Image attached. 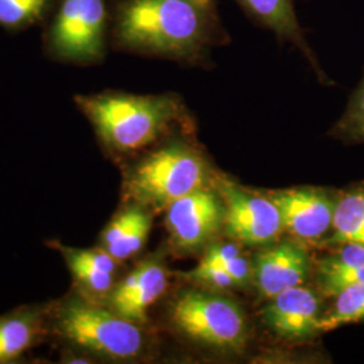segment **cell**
Returning a JSON list of instances; mask_svg holds the SVG:
<instances>
[{
	"mask_svg": "<svg viewBox=\"0 0 364 364\" xmlns=\"http://www.w3.org/2000/svg\"><path fill=\"white\" fill-rule=\"evenodd\" d=\"M58 0H0V28L9 34L43 26Z\"/></svg>",
	"mask_w": 364,
	"mask_h": 364,
	"instance_id": "19",
	"label": "cell"
},
{
	"mask_svg": "<svg viewBox=\"0 0 364 364\" xmlns=\"http://www.w3.org/2000/svg\"><path fill=\"white\" fill-rule=\"evenodd\" d=\"M221 269H224L227 273L230 274V277L234 279L236 287L246 285L250 278L252 277V264L250 263V260L242 257V254L237 255L234 259L227 262L225 264H223Z\"/></svg>",
	"mask_w": 364,
	"mask_h": 364,
	"instance_id": "24",
	"label": "cell"
},
{
	"mask_svg": "<svg viewBox=\"0 0 364 364\" xmlns=\"http://www.w3.org/2000/svg\"><path fill=\"white\" fill-rule=\"evenodd\" d=\"M230 42L218 0H111L117 52L200 65Z\"/></svg>",
	"mask_w": 364,
	"mask_h": 364,
	"instance_id": "1",
	"label": "cell"
},
{
	"mask_svg": "<svg viewBox=\"0 0 364 364\" xmlns=\"http://www.w3.org/2000/svg\"><path fill=\"white\" fill-rule=\"evenodd\" d=\"M237 255H240V248L234 243L213 245L207 250V252L203 257L200 264L212 266V267H221L223 264L234 259Z\"/></svg>",
	"mask_w": 364,
	"mask_h": 364,
	"instance_id": "23",
	"label": "cell"
},
{
	"mask_svg": "<svg viewBox=\"0 0 364 364\" xmlns=\"http://www.w3.org/2000/svg\"><path fill=\"white\" fill-rule=\"evenodd\" d=\"M185 277L192 281L205 284L216 290H227L231 287H236L234 279L221 267L198 264L192 272L185 274Z\"/></svg>",
	"mask_w": 364,
	"mask_h": 364,
	"instance_id": "22",
	"label": "cell"
},
{
	"mask_svg": "<svg viewBox=\"0 0 364 364\" xmlns=\"http://www.w3.org/2000/svg\"><path fill=\"white\" fill-rule=\"evenodd\" d=\"M169 316L176 329L196 343L225 352L246 347V314L232 299L205 290H183L170 304Z\"/></svg>",
	"mask_w": 364,
	"mask_h": 364,
	"instance_id": "6",
	"label": "cell"
},
{
	"mask_svg": "<svg viewBox=\"0 0 364 364\" xmlns=\"http://www.w3.org/2000/svg\"><path fill=\"white\" fill-rule=\"evenodd\" d=\"M338 193L326 188L299 186L267 196L279 210L284 231L299 240L320 243L332 230Z\"/></svg>",
	"mask_w": 364,
	"mask_h": 364,
	"instance_id": "9",
	"label": "cell"
},
{
	"mask_svg": "<svg viewBox=\"0 0 364 364\" xmlns=\"http://www.w3.org/2000/svg\"><path fill=\"white\" fill-rule=\"evenodd\" d=\"M208 164L193 146L168 141L124 171V203L139 204L153 213L166 210L181 197L205 188Z\"/></svg>",
	"mask_w": 364,
	"mask_h": 364,
	"instance_id": "4",
	"label": "cell"
},
{
	"mask_svg": "<svg viewBox=\"0 0 364 364\" xmlns=\"http://www.w3.org/2000/svg\"><path fill=\"white\" fill-rule=\"evenodd\" d=\"M168 275L162 260L150 257L117 281L105 304L119 316L144 326L149 320V309L168 287Z\"/></svg>",
	"mask_w": 364,
	"mask_h": 364,
	"instance_id": "10",
	"label": "cell"
},
{
	"mask_svg": "<svg viewBox=\"0 0 364 364\" xmlns=\"http://www.w3.org/2000/svg\"><path fill=\"white\" fill-rule=\"evenodd\" d=\"M215 189L224 204L223 230L247 246H269L279 237L284 224L269 196L252 193L225 177L215 178Z\"/></svg>",
	"mask_w": 364,
	"mask_h": 364,
	"instance_id": "7",
	"label": "cell"
},
{
	"mask_svg": "<svg viewBox=\"0 0 364 364\" xmlns=\"http://www.w3.org/2000/svg\"><path fill=\"white\" fill-rule=\"evenodd\" d=\"M364 320V282L352 285L338 293L332 306L323 313L320 329L328 332L340 326Z\"/></svg>",
	"mask_w": 364,
	"mask_h": 364,
	"instance_id": "20",
	"label": "cell"
},
{
	"mask_svg": "<svg viewBox=\"0 0 364 364\" xmlns=\"http://www.w3.org/2000/svg\"><path fill=\"white\" fill-rule=\"evenodd\" d=\"M331 248L332 252L316 266V282L320 294L336 297L347 287L364 282V246L348 242Z\"/></svg>",
	"mask_w": 364,
	"mask_h": 364,
	"instance_id": "17",
	"label": "cell"
},
{
	"mask_svg": "<svg viewBox=\"0 0 364 364\" xmlns=\"http://www.w3.org/2000/svg\"><path fill=\"white\" fill-rule=\"evenodd\" d=\"M321 316L320 296L302 285L277 294L262 311L264 324L290 341L308 340L321 332Z\"/></svg>",
	"mask_w": 364,
	"mask_h": 364,
	"instance_id": "11",
	"label": "cell"
},
{
	"mask_svg": "<svg viewBox=\"0 0 364 364\" xmlns=\"http://www.w3.org/2000/svg\"><path fill=\"white\" fill-rule=\"evenodd\" d=\"M48 332V304L23 305L0 316V364L23 358Z\"/></svg>",
	"mask_w": 364,
	"mask_h": 364,
	"instance_id": "15",
	"label": "cell"
},
{
	"mask_svg": "<svg viewBox=\"0 0 364 364\" xmlns=\"http://www.w3.org/2000/svg\"><path fill=\"white\" fill-rule=\"evenodd\" d=\"M48 245L65 262L72 277V290L85 299L105 304L117 285L119 262L100 247H72L55 239Z\"/></svg>",
	"mask_w": 364,
	"mask_h": 364,
	"instance_id": "14",
	"label": "cell"
},
{
	"mask_svg": "<svg viewBox=\"0 0 364 364\" xmlns=\"http://www.w3.org/2000/svg\"><path fill=\"white\" fill-rule=\"evenodd\" d=\"M235 3L254 25L270 31L281 45L289 43L299 50L323 84H333L323 72L316 53L306 39L294 0H235Z\"/></svg>",
	"mask_w": 364,
	"mask_h": 364,
	"instance_id": "13",
	"label": "cell"
},
{
	"mask_svg": "<svg viewBox=\"0 0 364 364\" xmlns=\"http://www.w3.org/2000/svg\"><path fill=\"white\" fill-rule=\"evenodd\" d=\"M348 242L364 246V182H358L338 193L332 230L320 245L335 247Z\"/></svg>",
	"mask_w": 364,
	"mask_h": 364,
	"instance_id": "18",
	"label": "cell"
},
{
	"mask_svg": "<svg viewBox=\"0 0 364 364\" xmlns=\"http://www.w3.org/2000/svg\"><path fill=\"white\" fill-rule=\"evenodd\" d=\"M153 224V212L139 204L126 203L108 221L99 237L97 247L122 263L144 247Z\"/></svg>",
	"mask_w": 364,
	"mask_h": 364,
	"instance_id": "16",
	"label": "cell"
},
{
	"mask_svg": "<svg viewBox=\"0 0 364 364\" xmlns=\"http://www.w3.org/2000/svg\"><path fill=\"white\" fill-rule=\"evenodd\" d=\"M311 273L308 251L297 242H281L259 252L252 264V279L262 299L302 285Z\"/></svg>",
	"mask_w": 364,
	"mask_h": 364,
	"instance_id": "12",
	"label": "cell"
},
{
	"mask_svg": "<svg viewBox=\"0 0 364 364\" xmlns=\"http://www.w3.org/2000/svg\"><path fill=\"white\" fill-rule=\"evenodd\" d=\"M73 103L90 122L97 141L112 154H130L191 124L181 97L176 93L136 95L105 90L77 93Z\"/></svg>",
	"mask_w": 364,
	"mask_h": 364,
	"instance_id": "2",
	"label": "cell"
},
{
	"mask_svg": "<svg viewBox=\"0 0 364 364\" xmlns=\"http://www.w3.org/2000/svg\"><path fill=\"white\" fill-rule=\"evenodd\" d=\"M165 212L170 245L181 252L205 247L224 224L223 200L218 191L209 186L181 197Z\"/></svg>",
	"mask_w": 364,
	"mask_h": 364,
	"instance_id": "8",
	"label": "cell"
},
{
	"mask_svg": "<svg viewBox=\"0 0 364 364\" xmlns=\"http://www.w3.org/2000/svg\"><path fill=\"white\" fill-rule=\"evenodd\" d=\"M111 0H58L43 25L42 52L66 65L102 64L111 48Z\"/></svg>",
	"mask_w": 364,
	"mask_h": 364,
	"instance_id": "5",
	"label": "cell"
},
{
	"mask_svg": "<svg viewBox=\"0 0 364 364\" xmlns=\"http://www.w3.org/2000/svg\"><path fill=\"white\" fill-rule=\"evenodd\" d=\"M329 135L347 144H364V72L344 114L333 124Z\"/></svg>",
	"mask_w": 364,
	"mask_h": 364,
	"instance_id": "21",
	"label": "cell"
},
{
	"mask_svg": "<svg viewBox=\"0 0 364 364\" xmlns=\"http://www.w3.org/2000/svg\"><path fill=\"white\" fill-rule=\"evenodd\" d=\"M48 332L64 353L114 362L138 359L146 350L142 326L119 316L105 304L70 290L48 304Z\"/></svg>",
	"mask_w": 364,
	"mask_h": 364,
	"instance_id": "3",
	"label": "cell"
}]
</instances>
